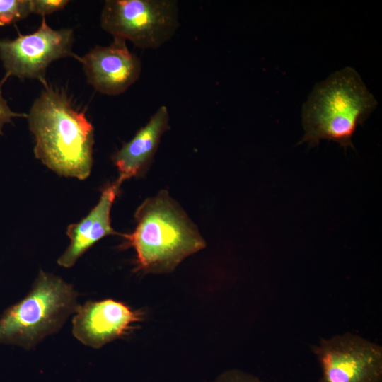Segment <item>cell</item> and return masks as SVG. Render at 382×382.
Listing matches in <instances>:
<instances>
[{"label": "cell", "instance_id": "cell-1", "mask_svg": "<svg viewBox=\"0 0 382 382\" xmlns=\"http://www.w3.org/2000/svg\"><path fill=\"white\" fill-rule=\"evenodd\" d=\"M27 117L37 159L61 176L83 180L90 175L94 128L66 92L44 86Z\"/></svg>", "mask_w": 382, "mask_h": 382}, {"label": "cell", "instance_id": "cell-2", "mask_svg": "<svg viewBox=\"0 0 382 382\" xmlns=\"http://www.w3.org/2000/svg\"><path fill=\"white\" fill-rule=\"evenodd\" d=\"M376 105L355 69L348 66L337 71L316 84L304 103V135L300 143L314 146L328 140L345 150L353 148V135Z\"/></svg>", "mask_w": 382, "mask_h": 382}, {"label": "cell", "instance_id": "cell-3", "mask_svg": "<svg viewBox=\"0 0 382 382\" xmlns=\"http://www.w3.org/2000/svg\"><path fill=\"white\" fill-rule=\"evenodd\" d=\"M137 226L123 234L124 247H133L137 269L145 272H168L205 243L186 214L167 192L145 200L135 212Z\"/></svg>", "mask_w": 382, "mask_h": 382}, {"label": "cell", "instance_id": "cell-4", "mask_svg": "<svg viewBox=\"0 0 382 382\" xmlns=\"http://www.w3.org/2000/svg\"><path fill=\"white\" fill-rule=\"evenodd\" d=\"M79 307L77 294L60 277L40 271L28 295L0 318V343L30 349L57 331Z\"/></svg>", "mask_w": 382, "mask_h": 382}, {"label": "cell", "instance_id": "cell-5", "mask_svg": "<svg viewBox=\"0 0 382 382\" xmlns=\"http://www.w3.org/2000/svg\"><path fill=\"white\" fill-rule=\"evenodd\" d=\"M100 26L113 38L129 40L140 49H157L179 27L175 0H106Z\"/></svg>", "mask_w": 382, "mask_h": 382}, {"label": "cell", "instance_id": "cell-6", "mask_svg": "<svg viewBox=\"0 0 382 382\" xmlns=\"http://www.w3.org/2000/svg\"><path fill=\"white\" fill-rule=\"evenodd\" d=\"M74 42L72 29L54 30L42 17L35 32L0 40V59L7 76L38 80L45 86L47 69L53 62L69 57L80 60L72 51Z\"/></svg>", "mask_w": 382, "mask_h": 382}, {"label": "cell", "instance_id": "cell-7", "mask_svg": "<svg viewBox=\"0 0 382 382\" xmlns=\"http://www.w3.org/2000/svg\"><path fill=\"white\" fill-rule=\"evenodd\" d=\"M321 369L319 382H381L382 347L347 332L312 346Z\"/></svg>", "mask_w": 382, "mask_h": 382}, {"label": "cell", "instance_id": "cell-8", "mask_svg": "<svg viewBox=\"0 0 382 382\" xmlns=\"http://www.w3.org/2000/svg\"><path fill=\"white\" fill-rule=\"evenodd\" d=\"M126 42L113 38L109 45H96L80 58L87 83L98 92L121 94L139 78L141 60L129 51Z\"/></svg>", "mask_w": 382, "mask_h": 382}, {"label": "cell", "instance_id": "cell-9", "mask_svg": "<svg viewBox=\"0 0 382 382\" xmlns=\"http://www.w3.org/2000/svg\"><path fill=\"white\" fill-rule=\"evenodd\" d=\"M72 320L74 336L85 345L100 348L126 335L141 320L138 311L111 299L79 306Z\"/></svg>", "mask_w": 382, "mask_h": 382}, {"label": "cell", "instance_id": "cell-10", "mask_svg": "<svg viewBox=\"0 0 382 382\" xmlns=\"http://www.w3.org/2000/svg\"><path fill=\"white\" fill-rule=\"evenodd\" d=\"M116 180L102 191L98 204L79 222L70 224L66 229L69 245L58 259V265L71 267L78 259L103 237L117 233L112 228L110 210L120 190Z\"/></svg>", "mask_w": 382, "mask_h": 382}, {"label": "cell", "instance_id": "cell-11", "mask_svg": "<svg viewBox=\"0 0 382 382\" xmlns=\"http://www.w3.org/2000/svg\"><path fill=\"white\" fill-rule=\"evenodd\" d=\"M169 128V114L167 108L161 106L128 142L117 151L112 160L117 168V182L143 173L149 165L163 133Z\"/></svg>", "mask_w": 382, "mask_h": 382}, {"label": "cell", "instance_id": "cell-12", "mask_svg": "<svg viewBox=\"0 0 382 382\" xmlns=\"http://www.w3.org/2000/svg\"><path fill=\"white\" fill-rule=\"evenodd\" d=\"M29 14L30 0H0V25L22 20Z\"/></svg>", "mask_w": 382, "mask_h": 382}, {"label": "cell", "instance_id": "cell-13", "mask_svg": "<svg viewBox=\"0 0 382 382\" xmlns=\"http://www.w3.org/2000/svg\"><path fill=\"white\" fill-rule=\"evenodd\" d=\"M69 2L68 0H30L31 13L45 17L62 10Z\"/></svg>", "mask_w": 382, "mask_h": 382}, {"label": "cell", "instance_id": "cell-14", "mask_svg": "<svg viewBox=\"0 0 382 382\" xmlns=\"http://www.w3.org/2000/svg\"><path fill=\"white\" fill-rule=\"evenodd\" d=\"M214 382H263L257 377L237 370L232 369L221 374Z\"/></svg>", "mask_w": 382, "mask_h": 382}, {"label": "cell", "instance_id": "cell-15", "mask_svg": "<svg viewBox=\"0 0 382 382\" xmlns=\"http://www.w3.org/2000/svg\"><path fill=\"white\" fill-rule=\"evenodd\" d=\"M24 115L13 112L9 107L6 100L3 96L0 85V134L3 133L4 127L11 122L15 117H21Z\"/></svg>", "mask_w": 382, "mask_h": 382}]
</instances>
